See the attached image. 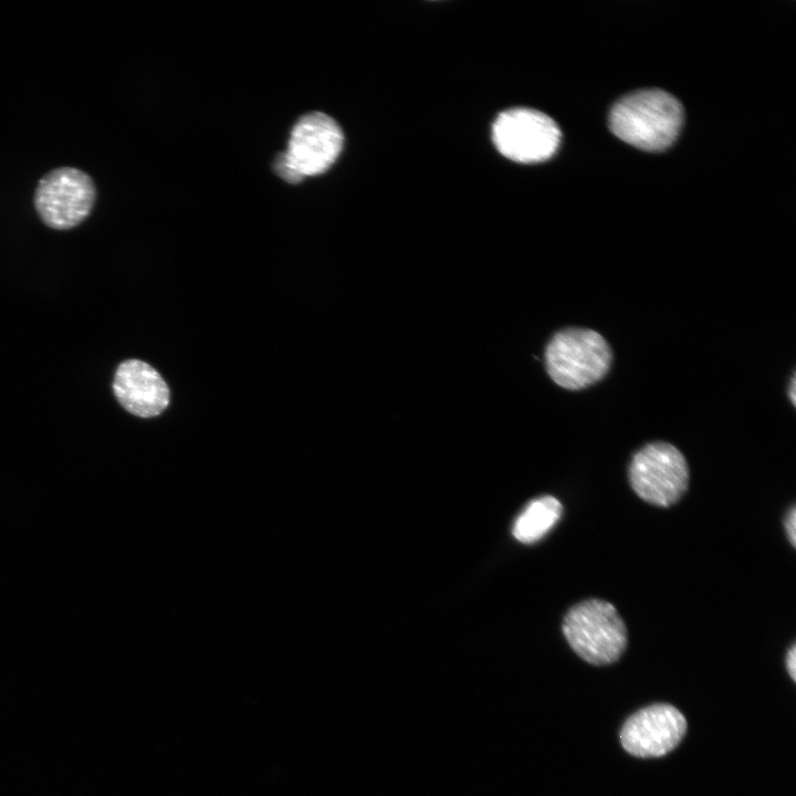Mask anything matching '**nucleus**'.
Returning <instances> with one entry per match:
<instances>
[{"mask_svg":"<svg viewBox=\"0 0 796 796\" xmlns=\"http://www.w3.org/2000/svg\"><path fill=\"white\" fill-rule=\"evenodd\" d=\"M682 123L680 102L657 88L624 96L609 114V127L618 138L648 151L668 148L677 139Z\"/></svg>","mask_w":796,"mask_h":796,"instance_id":"nucleus-1","label":"nucleus"},{"mask_svg":"<svg viewBox=\"0 0 796 796\" xmlns=\"http://www.w3.org/2000/svg\"><path fill=\"white\" fill-rule=\"evenodd\" d=\"M784 525H785V531H786L787 537H788L790 544L795 547V545H796V510H795V506H792V509L787 513Z\"/></svg>","mask_w":796,"mask_h":796,"instance_id":"nucleus-11","label":"nucleus"},{"mask_svg":"<svg viewBox=\"0 0 796 796\" xmlns=\"http://www.w3.org/2000/svg\"><path fill=\"white\" fill-rule=\"evenodd\" d=\"M687 721L674 706L666 703L643 708L624 723L620 742L626 752L641 758L660 757L683 739Z\"/></svg>","mask_w":796,"mask_h":796,"instance_id":"nucleus-8","label":"nucleus"},{"mask_svg":"<svg viewBox=\"0 0 796 796\" xmlns=\"http://www.w3.org/2000/svg\"><path fill=\"white\" fill-rule=\"evenodd\" d=\"M113 391L124 409L143 418L158 416L169 404V389L163 377L138 359L125 360L117 367Z\"/></svg>","mask_w":796,"mask_h":796,"instance_id":"nucleus-9","label":"nucleus"},{"mask_svg":"<svg viewBox=\"0 0 796 796\" xmlns=\"http://www.w3.org/2000/svg\"><path fill=\"white\" fill-rule=\"evenodd\" d=\"M95 199L96 188L86 172L73 167H60L39 180L34 207L48 227L67 230L88 217Z\"/></svg>","mask_w":796,"mask_h":796,"instance_id":"nucleus-6","label":"nucleus"},{"mask_svg":"<svg viewBox=\"0 0 796 796\" xmlns=\"http://www.w3.org/2000/svg\"><path fill=\"white\" fill-rule=\"evenodd\" d=\"M612 353L596 331L570 327L557 332L545 348V366L552 380L568 390L586 388L608 373Z\"/></svg>","mask_w":796,"mask_h":796,"instance_id":"nucleus-2","label":"nucleus"},{"mask_svg":"<svg viewBox=\"0 0 796 796\" xmlns=\"http://www.w3.org/2000/svg\"><path fill=\"white\" fill-rule=\"evenodd\" d=\"M562 628L570 648L594 666L616 662L628 643L622 618L614 605L603 599L590 598L573 606Z\"/></svg>","mask_w":796,"mask_h":796,"instance_id":"nucleus-3","label":"nucleus"},{"mask_svg":"<svg viewBox=\"0 0 796 796\" xmlns=\"http://www.w3.org/2000/svg\"><path fill=\"white\" fill-rule=\"evenodd\" d=\"M492 138L506 158L533 164L551 158L561 142L557 124L532 108H511L501 113L492 126Z\"/></svg>","mask_w":796,"mask_h":796,"instance_id":"nucleus-7","label":"nucleus"},{"mask_svg":"<svg viewBox=\"0 0 796 796\" xmlns=\"http://www.w3.org/2000/svg\"><path fill=\"white\" fill-rule=\"evenodd\" d=\"M629 482L643 501L668 507L677 503L689 486V467L679 449L668 442H650L631 458Z\"/></svg>","mask_w":796,"mask_h":796,"instance_id":"nucleus-5","label":"nucleus"},{"mask_svg":"<svg viewBox=\"0 0 796 796\" xmlns=\"http://www.w3.org/2000/svg\"><path fill=\"white\" fill-rule=\"evenodd\" d=\"M343 133L328 115L313 112L294 125L285 153L274 163L275 172L287 182L326 171L343 148Z\"/></svg>","mask_w":796,"mask_h":796,"instance_id":"nucleus-4","label":"nucleus"},{"mask_svg":"<svg viewBox=\"0 0 796 796\" xmlns=\"http://www.w3.org/2000/svg\"><path fill=\"white\" fill-rule=\"evenodd\" d=\"M795 391H796L795 377H793L792 381H790V386H789V392H788L789 399L793 402V405H795V398H796Z\"/></svg>","mask_w":796,"mask_h":796,"instance_id":"nucleus-13","label":"nucleus"},{"mask_svg":"<svg viewBox=\"0 0 796 796\" xmlns=\"http://www.w3.org/2000/svg\"><path fill=\"white\" fill-rule=\"evenodd\" d=\"M786 668L790 675V678L795 681L796 680V646L793 645L790 649L787 651L786 656Z\"/></svg>","mask_w":796,"mask_h":796,"instance_id":"nucleus-12","label":"nucleus"},{"mask_svg":"<svg viewBox=\"0 0 796 796\" xmlns=\"http://www.w3.org/2000/svg\"><path fill=\"white\" fill-rule=\"evenodd\" d=\"M562 511V504L554 496L532 501L515 521L514 537L525 544L541 540L557 523Z\"/></svg>","mask_w":796,"mask_h":796,"instance_id":"nucleus-10","label":"nucleus"}]
</instances>
